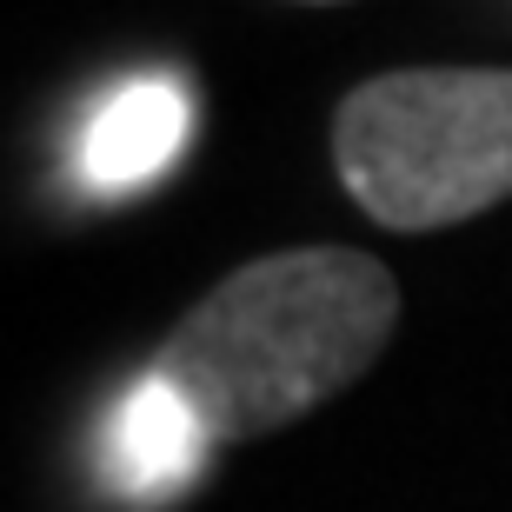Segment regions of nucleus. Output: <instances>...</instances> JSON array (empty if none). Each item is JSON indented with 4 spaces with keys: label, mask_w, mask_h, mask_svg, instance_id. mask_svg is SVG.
I'll use <instances>...</instances> for the list:
<instances>
[{
    "label": "nucleus",
    "mask_w": 512,
    "mask_h": 512,
    "mask_svg": "<svg viewBox=\"0 0 512 512\" xmlns=\"http://www.w3.org/2000/svg\"><path fill=\"white\" fill-rule=\"evenodd\" d=\"M399 280L360 247H293L240 266L173 326L147 373L187 399L213 446L326 406L386 353Z\"/></svg>",
    "instance_id": "nucleus-1"
},
{
    "label": "nucleus",
    "mask_w": 512,
    "mask_h": 512,
    "mask_svg": "<svg viewBox=\"0 0 512 512\" xmlns=\"http://www.w3.org/2000/svg\"><path fill=\"white\" fill-rule=\"evenodd\" d=\"M340 187L393 233H439L512 200V67H399L333 114Z\"/></svg>",
    "instance_id": "nucleus-2"
},
{
    "label": "nucleus",
    "mask_w": 512,
    "mask_h": 512,
    "mask_svg": "<svg viewBox=\"0 0 512 512\" xmlns=\"http://www.w3.org/2000/svg\"><path fill=\"white\" fill-rule=\"evenodd\" d=\"M193 100L173 74H133L87 107L74 140V167L94 193H133L187 153Z\"/></svg>",
    "instance_id": "nucleus-3"
},
{
    "label": "nucleus",
    "mask_w": 512,
    "mask_h": 512,
    "mask_svg": "<svg viewBox=\"0 0 512 512\" xmlns=\"http://www.w3.org/2000/svg\"><path fill=\"white\" fill-rule=\"evenodd\" d=\"M207 446L213 439L200 413L160 373H140L100 426V466L127 499H173L180 486H193L207 466Z\"/></svg>",
    "instance_id": "nucleus-4"
}]
</instances>
